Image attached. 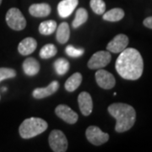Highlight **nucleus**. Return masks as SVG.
I'll return each instance as SVG.
<instances>
[{
	"mask_svg": "<svg viewBox=\"0 0 152 152\" xmlns=\"http://www.w3.org/2000/svg\"><path fill=\"white\" fill-rule=\"evenodd\" d=\"M116 61V70L122 78L136 80L141 77L144 61L141 54L134 48H125Z\"/></svg>",
	"mask_w": 152,
	"mask_h": 152,
	"instance_id": "nucleus-1",
	"label": "nucleus"
},
{
	"mask_svg": "<svg viewBox=\"0 0 152 152\" xmlns=\"http://www.w3.org/2000/svg\"><path fill=\"white\" fill-rule=\"evenodd\" d=\"M107 110L110 115L116 119L115 130L118 133L129 130L135 123V110L130 105L113 103L109 106Z\"/></svg>",
	"mask_w": 152,
	"mask_h": 152,
	"instance_id": "nucleus-2",
	"label": "nucleus"
},
{
	"mask_svg": "<svg viewBox=\"0 0 152 152\" xmlns=\"http://www.w3.org/2000/svg\"><path fill=\"white\" fill-rule=\"evenodd\" d=\"M48 127V123L45 120L40 118H30L22 122L19 132L23 139H31L42 134Z\"/></svg>",
	"mask_w": 152,
	"mask_h": 152,
	"instance_id": "nucleus-3",
	"label": "nucleus"
},
{
	"mask_svg": "<svg viewBox=\"0 0 152 152\" xmlns=\"http://www.w3.org/2000/svg\"><path fill=\"white\" fill-rule=\"evenodd\" d=\"M6 22L9 27L15 31L24 30L26 26V20L19 9L11 8L6 14Z\"/></svg>",
	"mask_w": 152,
	"mask_h": 152,
	"instance_id": "nucleus-4",
	"label": "nucleus"
},
{
	"mask_svg": "<svg viewBox=\"0 0 152 152\" xmlns=\"http://www.w3.org/2000/svg\"><path fill=\"white\" fill-rule=\"evenodd\" d=\"M48 141L51 149L54 152H64L68 149V140L62 131L58 129L52 131Z\"/></svg>",
	"mask_w": 152,
	"mask_h": 152,
	"instance_id": "nucleus-5",
	"label": "nucleus"
},
{
	"mask_svg": "<svg viewBox=\"0 0 152 152\" xmlns=\"http://www.w3.org/2000/svg\"><path fill=\"white\" fill-rule=\"evenodd\" d=\"M87 140L94 145H103L109 140V134L103 133L96 126H90L86 132Z\"/></svg>",
	"mask_w": 152,
	"mask_h": 152,
	"instance_id": "nucleus-6",
	"label": "nucleus"
},
{
	"mask_svg": "<svg viewBox=\"0 0 152 152\" xmlns=\"http://www.w3.org/2000/svg\"><path fill=\"white\" fill-rule=\"evenodd\" d=\"M112 56L110 52L106 51H99L94 53L92 57L88 62V67L91 69H99L101 68H104L111 62Z\"/></svg>",
	"mask_w": 152,
	"mask_h": 152,
	"instance_id": "nucleus-7",
	"label": "nucleus"
},
{
	"mask_svg": "<svg viewBox=\"0 0 152 152\" xmlns=\"http://www.w3.org/2000/svg\"><path fill=\"white\" fill-rule=\"evenodd\" d=\"M96 80L98 86L105 90L113 88L116 84V80L114 76L111 73H109L108 71L101 69H99L96 73Z\"/></svg>",
	"mask_w": 152,
	"mask_h": 152,
	"instance_id": "nucleus-8",
	"label": "nucleus"
},
{
	"mask_svg": "<svg viewBox=\"0 0 152 152\" xmlns=\"http://www.w3.org/2000/svg\"><path fill=\"white\" fill-rule=\"evenodd\" d=\"M129 44V37L124 34H118L110 41L107 46V49L110 53H120L124 50Z\"/></svg>",
	"mask_w": 152,
	"mask_h": 152,
	"instance_id": "nucleus-9",
	"label": "nucleus"
},
{
	"mask_svg": "<svg viewBox=\"0 0 152 152\" xmlns=\"http://www.w3.org/2000/svg\"><path fill=\"white\" fill-rule=\"evenodd\" d=\"M55 113L61 119L70 124H75L78 120V114L67 105H58L55 109Z\"/></svg>",
	"mask_w": 152,
	"mask_h": 152,
	"instance_id": "nucleus-10",
	"label": "nucleus"
},
{
	"mask_svg": "<svg viewBox=\"0 0 152 152\" xmlns=\"http://www.w3.org/2000/svg\"><path fill=\"white\" fill-rule=\"evenodd\" d=\"M78 103L80 112L84 116H89L92 113V98L88 92L83 91L78 96Z\"/></svg>",
	"mask_w": 152,
	"mask_h": 152,
	"instance_id": "nucleus-11",
	"label": "nucleus"
},
{
	"mask_svg": "<svg viewBox=\"0 0 152 152\" xmlns=\"http://www.w3.org/2000/svg\"><path fill=\"white\" fill-rule=\"evenodd\" d=\"M59 88V83L58 81H53L49 86L44 88H37L33 91L32 96L36 99H43L54 94Z\"/></svg>",
	"mask_w": 152,
	"mask_h": 152,
	"instance_id": "nucleus-12",
	"label": "nucleus"
},
{
	"mask_svg": "<svg viewBox=\"0 0 152 152\" xmlns=\"http://www.w3.org/2000/svg\"><path fill=\"white\" fill-rule=\"evenodd\" d=\"M79 0H62L58 5V12L60 17L67 18L76 9Z\"/></svg>",
	"mask_w": 152,
	"mask_h": 152,
	"instance_id": "nucleus-13",
	"label": "nucleus"
},
{
	"mask_svg": "<svg viewBox=\"0 0 152 152\" xmlns=\"http://www.w3.org/2000/svg\"><path fill=\"white\" fill-rule=\"evenodd\" d=\"M37 41L32 37H27L25 38L20 42L18 46V51L21 55L26 56V55L31 54L37 49Z\"/></svg>",
	"mask_w": 152,
	"mask_h": 152,
	"instance_id": "nucleus-14",
	"label": "nucleus"
},
{
	"mask_svg": "<svg viewBox=\"0 0 152 152\" xmlns=\"http://www.w3.org/2000/svg\"><path fill=\"white\" fill-rule=\"evenodd\" d=\"M30 14L37 18H42L47 17L51 13V7L46 3L42 4H34L30 6L29 8Z\"/></svg>",
	"mask_w": 152,
	"mask_h": 152,
	"instance_id": "nucleus-15",
	"label": "nucleus"
},
{
	"mask_svg": "<svg viewBox=\"0 0 152 152\" xmlns=\"http://www.w3.org/2000/svg\"><path fill=\"white\" fill-rule=\"evenodd\" d=\"M23 70L28 76H34L37 75L40 71V64L34 58H28L23 63Z\"/></svg>",
	"mask_w": 152,
	"mask_h": 152,
	"instance_id": "nucleus-16",
	"label": "nucleus"
},
{
	"mask_svg": "<svg viewBox=\"0 0 152 152\" xmlns=\"http://www.w3.org/2000/svg\"><path fill=\"white\" fill-rule=\"evenodd\" d=\"M70 37V30L69 26L67 22H63L59 25L58 27H57L56 32V38L57 41L61 44L66 43Z\"/></svg>",
	"mask_w": 152,
	"mask_h": 152,
	"instance_id": "nucleus-17",
	"label": "nucleus"
},
{
	"mask_svg": "<svg viewBox=\"0 0 152 152\" xmlns=\"http://www.w3.org/2000/svg\"><path fill=\"white\" fill-rule=\"evenodd\" d=\"M82 82V75L80 73H75L67 80L65 82V87L66 91L69 92H73L75 91L78 87L80 86Z\"/></svg>",
	"mask_w": 152,
	"mask_h": 152,
	"instance_id": "nucleus-18",
	"label": "nucleus"
},
{
	"mask_svg": "<svg viewBox=\"0 0 152 152\" xmlns=\"http://www.w3.org/2000/svg\"><path fill=\"white\" fill-rule=\"evenodd\" d=\"M124 17V11L120 8H115L103 14V20L107 21L116 22L121 20Z\"/></svg>",
	"mask_w": 152,
	"mask_h": 152,
	"instance_id": "nucleus-19",
	"label": "nucleus"
},
{
	"mask_svg": "<svg viewBox=\"0 0 152 152\" xmlns=\"http://www.w3.org/2000/svg\"><path fill=\"white\" fill-rule=\"evenodd\" d=\"M57 22L53 20H49L42 22L39 26V32L42 35L48 36L56 31L57 30Z\"/></svg>",
	"mask_w": 152,
	"mask_h": 152,
	"instance_id": "nucleus-20",
	"label": "nucleus"
},
{
	"mask_svg": "<svg viewBox=\"0 0 152 152\" xmlns=\"http://www.w3.org/2000/svg\"><path fill=\"white\" fill-rule=\"evenodd\" d=\"M88 20V12L86 9L80 8L76 10L75 17V20H73L72 26L74 28L80 27L83 24H85Z\"/></svg>",
	"mask_w": 152,
	"mask_h": 152,
	"instance_id": "nucleus-21",
	"label": "nucleus"
},
{
	"mask_svg": "<svg viewBox=\"0 0 152 152\" xmlns=\"http://www.w3.org/2000/svg\"><path fill=\"white\" fill-rule=\"evenodd\" d=\"M54 69L58 75H64L69 69L70 64L65 58H58L54 62Z\"/></svg>",
	"mask_w": 152,
	"mask_h": 152,
	"instance_id": "nucleus-22",
	"label": "nucleus"
},
{
	"mask_svg": "<svg viewBox=\"0 0 152 152\" xmlns=\"http://www.w3.org/2000/svg\"><path fill=\"white\" fill-rule=\"evenodd\" d=\"M58 50L53 44H47L40 50V57L42 59H48L57 54Z\"/></svg>",
	"mask_w": 152,
	"mask_h": 152,
	"instance_id": "nucleus-23",
	"label": "nucleus"
},
{
	"mask_svg": "<svg viewBox=\"0 0 152 152\" xmlns=\"http://www.w3.org/2000/svg\"><path fill=\"white\" fill-rule=\"evenodd\" d=\"M91 8L96 15H103L106 11V4L103 0H91Z\"/></svg>",
	"mask_w": 152,
	"mask_h": 152,
	"instance_id": "nucleus-24",
	"label": "nucleus"
},
{
	"mask_svg": "<svg viewBox=\"0 0 152 152\" xmlns=\"http://www.w3.org/2000/svg\"><path fill=\"white\" fill-rule=\"evenodd\" d=\"M16 76V71L10 68H0V82ZM1 98V97H0Z\"/></svg>",
	"mask_w": 152,
	"mask_h": 152,
	"instance_id": "nucleus-25",
	"label": "nucleus"
},
{
	"mask_svg": "<svg viewBox=\"0 0 152 152\" xmlns=\"http://www.w3.org/2000/svg\"><path fill=\"white\" fill-rule=\"evenodd\" d=\"M65 52L67 55H69L71 58H78L80 57L84 54L85 50L83 48H75L73 46H68L65 49Z\"/></svg>",
	"mask_w": 152,
	"mask_h": 152,
	"instance_id": "nucleus-26",
	"label": "nucleus"
},
{
	"mask_svg": "<svg viewBox=\"0 0 152 152\" xmlns=\"http://www.w3.org/2000/svg\"><path fill=\"white\" fill-rule=\"evenodd\" d=\"M143 24L145 27L152 29V16L147 17L146 19H145L143 21Z\"/></svg>",
	"mask_w": 152,
	"mask_h": 152,
	"instance_id": "nucleus-27",
	"label": "nucleus"
},
{
	"mask_svg": "<svg viewBox=\"0 0 152 152\" xmlns=\"http://www.w3.org/2000/svg\"><path fill=\"white\" fill-rule=\"evenodd\" d=\"M3 91H6V88H5V87H4V88H3Z\"/></svg>",
	"mask_w": 152,
	"mask_h": 152,
	"instance_id": "nucleus-28",
	"label": "nucleus"
},
{
	"mask_svg": "<svg viewBox=\"0 0 152 152\" xmlns=\"http://www.w3.org/2000/svg\"><path fill=\"white\" fill-rule=\"evenodd\" d=\"M2 4V0H0V4Z\"/></svg>",
	"mask_w": 152,
	"mask_h": 152,
	"instance_id": "nucleus-29",
	"label": "nucleus"
}]
</instances>
